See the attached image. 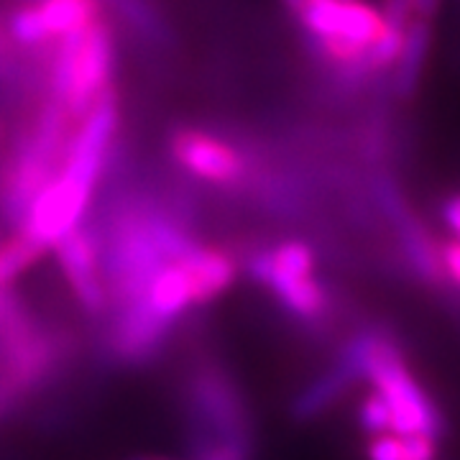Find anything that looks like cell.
<instances>
[{
  "label": "cell",
  "mask_w": 460,
  "mask_h": 460,
  "mask_svg": "<svg viewBox=\"0 0 460 460\" xmlns=\"http://www.w3.org/2000/svg\"><path fill=\"white\" fill-rule=\"evenodd\" d=\"M108 284V313L141 305L154 277L198 241L181 215L144 198H120L95 226Z\"/></svg>",
  "instance_id": "cell-1"
},
{
  "label": "cell",
  "mask_w": 460,
  "mask_h": 460,
  "mask_svg": "<svg viewBox=\"0 0 460 460\" xmlns=\"http://www.w3.org/2000/svg\"><path fill=\"white\" fill-rule=\"evenodd\" d=\"M69 123L65 105L49 98L0 164V213L13 230L23 226L33 199L59 174L72 136Z\"/></svg>",
  "instance_id": "cell-2"
},
{
  "label": "cell",
  "mask_w": 460,
  "mask_h": 460,
  "mask_svg": "<svg viewBox=\"0 0 460 460\" xmlns=\"http://www.w3.org/2000/svg\"><path fill=\"white\" fill-rule=\"evenodd\" d=\"M115 39L108 21L69 33L54 51L49 72L51 98L65 105L72 120H83L108 87H113Z\"/></svg>",
  "instance_id": "cell-3"
},
{
  "label": "cell",
  "mask_w": 460,
  "mask_h": 460,
  "mask_svg": "<svg viewBox=\"0 0 460 460\" xmlns=\"http://www.w3.org/2000/svg\"><path fill=\"white\" fill-rule=\"evenodd\" d=\"M246 271L289 317L313 323L328 313V292L317 279V253L310 243L292 238L256 251L246 259Z\"/></svg>",
  "instance_id": "cell-4"
},
{
  "label": "cell",
  "mask_w": 460,
  "mask_h": 460,
  "mask_svg": "<svg viewBox=\"0 0 460 460\" xmlns=\"http://www.w3.org/2000/svg\"><path fill=\"white\" fill-rule=\"evenodd\" d=\"M190 445L241 440L251 443L248 407L235 378L215 361H199L184 389Z\"/></svg>",
  "instance_id": "cell-5"
},
{
  "label": "cell",
  "mask_w": 460,
  "mask_h": 460,
  "mask_svg": "<svg viewBox=\"0 0 460 460\" xmlns=\"http://www.w3.org/2000/svg\"><path fill=\"white\" fill-rule=\"evenodd\" d=\"M169 154L181 172L213 187H238L251 174V159L243 148L217 133L184 126L169 136Z\"/></svg>",
  "instance_id": "cell-6"
},
{
  "label": "cell",
  "mask_w": 460,
  "mask_h": 460,
  "mask_svg": "<svg viewBox=\"0 0 460 460\" xmlns=\"http://www.w3.org/2000/svg\"><path fill=\"white\" fill-rule=\"evenodd\" d=\"M118 126H120V102H118V90L113 84L102 93L95 108L80 120L77 131L69 136L65 162L59 172L69 180L95 190L105 174V166L111 162Z\"/></svg>",
  "instance_id": "cell-7"
},
{
  "label": "cell",
  "mask_w": 460,
  "mask_h": 460,
  "mask_svg": "<svg viewBox=\"0 0 460 460\" xmlns=\"http://www.w3.org/2000/svg\"><path fill=\"white\" fill-rule=\"evenodd\" d=\"M95 190L69 180L62 172L33 199L21 233L29 235L36 246L51 251L65 235L83 226L84 215L93 205Z\"/></svg>",
  "instance_id": "cell-8"
},
{
  "label": "cell",
  "mask_w": 460,
  "mask_h": 460,
  "mask_svg": "<svg viewBox=\"0 0 460 460\" xmlns=\"http://www.w3.org/2000/svg\"><path fill=\"white\" fill-rule=\"evenodd\" d=\"M66 287L87 317L108 314V284L102 271V248L95 226H80L51 248Z\"/></svg>",
  "instance_id": "cell-9"
},
{
  "label": "cell",
  "mask_w": 460,
  "mask_h": 460,
  "mask_svg": "<svg viewBox=\"0 0 460 460\" xmlns=\"http://www.w3.org/2000/svg\"><path fill=\"white\" fill-rule=\"evenodd\" d=\"M181 269L190 281L195 307H205L233 289L238 281V261L220 246H192L180 256Z\"/></svg>",
  "instance_id": "cell-10"
},
{
  "label": "cell",
  "mask_w": 460,
  "mask_h": 460,
  "mask_svg": "<svg viewBox=\"0 0 460 460\" xmlns=\"http://www.w3.org/2000/svg\"><path fill=\"white\" fill-rule=\"evenodd\" d=\"M353 384H358V376L338 358L292 399V407H289L292 420L295 422H313L317 417H323L348 394V389Z\"/></svg>",
  "instance_id": "cell-11"
},
{
  "label": "cell",
  "mask_w": 460,
  "mask_h": 460,
  "mask_svg": "<svg viewBox=\"0 0 460 460\" xmlns=\"http://www.w3.org/2000/svg\"><path fill=\"white\" fill-rule=\"evenodd\" d=\"M429 49H432V23L429 21H411L404 33L402 54L396 59L394 69L389 72L392 93L399 100H411L417 95V87L422 83V75L428 69Z\"/></svg>",
  "instance_id": "cell-12"
},
{
  "label": "cell",
  "mask_w": 460,
  "mask_h": 460,
  "mask_svg": "<svg viewBox=\"0 0 460 460\" xmlns=\"http://www.w3.org/2000/svg\"><path fill=\"white\" fill-rule=\"evenodd\" d=\"M44 21L49 41L84 31L102 18V0H33Z\"/></svg>",
  "instance_id": "cell-13"
},
{
  "label": "cell",
  "mask_w": 460,
  "mask_h": 460,
  "mask_svg": "<svg viewBox=\"0 0 460 460\" xmlns=\"http://www.w3.org/2000/svg\"><path fill=\"white\" fill-rule=\"evenodd\" d=\"M368 460H438L440 445L435 435H414V432H386L368 438L366 445Z\"/></svg>",
  "instance_id": "cell-14"
},
{
  "label": "cell",
  "mask_w": 460,
  "mask_h": 460,
  "mask_svg": "<svg viewBox=\"0 0 460 460\" xmlns=\"http://www.w3.org/2000/svg\"><path fill=\"white\" fill-rule=\"evenodd\" d=\"M44 256V248L36 246L21 230H13L5 241H0V287H13V281L33 269Z\"/></svg>",
  "instance_id": "cell-15"
},
{
  "label": "cell",
  "mask_w": 460,
  "mask_h": 460,
  "mask_svg": "<svg viewBox=\"0 0 460 460\" xmlns=\"http://www.w3.org/2000/svg\"><path fill=\"white\" fill-rule=\"evenodd\" d=\"M108 3H113L133 29L146 33L151 41H156V44L169 41V23H166L164 13L151 0H108Z\"/></svg>",
  "instance_id": "cell-16"
},
{
  "label": "cell",
  "mask_w": 460,
  "mask_h": 460,
  "mask_svg": "<svg viewBox=\"0 0 460 460\" xmlns=\"http://www.w3.org/2000/svg\"><path fill=\"white\" fill-rule=\"evenodd\" d=\"M8 33H11V39L16 44H23V47H41V44L49 41L36 3H26V5L18 8L8 21Z\"/></svg>",
  "instance_id": "cell-17"
},
{
  "label": "cell",
  "mask_w": 460,
  "mask_h": 460,
  "mask_svg": "<svg viewBox=\"0 0 460 460\" xmlns=\"http://www.w3.org/2000/svg\"><path fill=\"white\" fill-rule=\"evenodd\" d=\"M358 425L368 435V438H376V435H386V432H394V417L389 404L384 402V396L378 392H368L363 396V402L358 404Z\"/></svg>",
  "instance_id": "cell-18"
},
{
  "label": "cell",
  "mask_w": 460,
  "mask_h": 460,
  "mask_svg": "<svg viewBox=\"0 0 460 460\" xmlns=\"http://www.w3.org/2000/svg\"><path fill=\"white\" fill-rule=\"evenodd\" d=\"M440 261L445 277L460 289V241H450L447 246L440 248Z\"/></svg>",
  "instance_id": "cell-19"
},
{
  "label": "cell",
  "mask_w": 460,
  "mask_h": 460,
  "mask_svg": "<svg viewBox=\"0 0 460 460\" xmlns=\"http://www.w3.org/2000/svg\"><path fill=\"white\" fill-rule=\"evenodd\" d=\"M443 217L445 223H447V228L453 230L456 241H460V195H456V198H450L445 202Z\"/></svg>",
  "instance_id": "cell-20"
},
{
  "label": "cell",
  "mask_w": 460,
  "mask_h": 460,
  "mask_svg": "<svg viewBox=\"0 0 460 460\" xmlns=\"http://www.w3.org/2000/svg\"><path fill=\"white\" fill-rule=\"evenodd\" d=\"M414 3V16L420 21H435L438 11H440V0H411Z\"/></svg>",
  "instance_id": "cell-21"
},
{
  "label": "cell",
  "mask_w": 460,
  "mask_h": 460,
  "mask_svg": "<svg viewBox=\"0 0 460 460\" xmlns=\"http://www.w3.org/2000/svg\"><path fill=\"white\" fill-rule=\"evenodd\" d=\"M281 3H284V8H287V11H289L295 18L302 16V13H305V8L310 5V0H281Z\"/></svg>",
  "instance_id": "cell-22"
},
{
  "label": "cell",
  "mask_w": 460,
  "mask_h": 460,
  "mask_svg": "<svg viewBox=\"0 0 460 460\" xmlns=\"http://www.w3.org/2000/svg\"><path fill=\"white\" fill-rule=\"evenodd\" d=\"M144 460H169V458H159V456H144Z\"/></svg>",
  "instance_id": "cell-23"
},
{
  "label": "cell",
  "mask_w": 460,
  "mask_h": 460,
  "mask_svg": "<svg viewBox=\"0 0 460 460\" xmlns=\"http://www.w3.org/2000/svg\"><path fill=\"white\" fill-rule=\"evenodd\" d=\"M128 460H144V456H138V458H128Z\"/></svg>",
  "instance_id": "cell-24"
},
{
  "label": "cell",
  "mask_w": 460,
  "mask_h": 460,
  "mask_svg": "<svg viewBox=\"0 0 460 460\" xmlns=\"http://www.w3.org/2000/svg\"><path fill=\"white\" fill-rule=\"evenodd\" d=\"M0 41H3V29H0Z\"/></svg>",
  "instance_id": "cell-25"
},
{
  "label": "cell",
  "mask_w": 460,
  "mask_h": 460,
  "mask_svg": "<svg viewBox=\"0 0 460 460\" xmlns=\"http://www.w3.org/2000/svg\"><path fill=\"white\" fill-rule=\"evenodd\" d=\"M0 138H3V126H0Z\"/></svg>",
  "instance_id": "cell-26"
}]
</instances>
